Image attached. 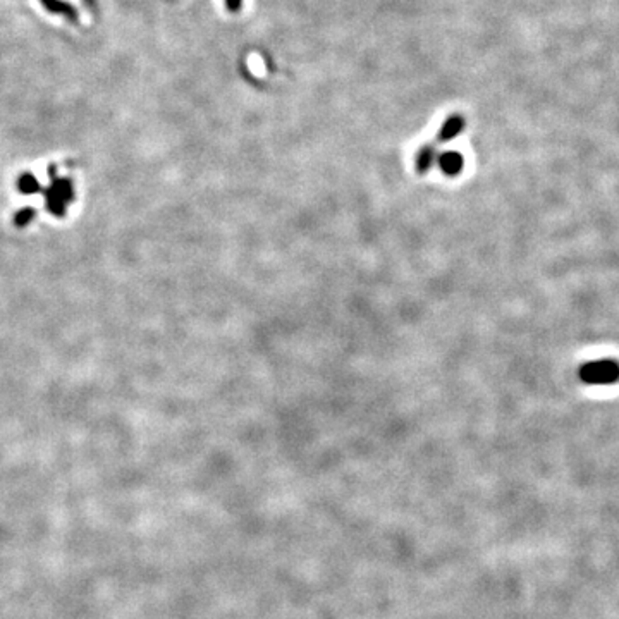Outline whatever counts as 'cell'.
<instances>
[{"label": "cell", "instance_id": "cell-1", "mask_svg": "<svg viewBox=\"0 0 619 619\" xmlns=\"http://www.w3.org/2000/svg\"><path fill=\"white\" fill-rule=\"evenodd\" d=\"M578 377L590 386H611L619 380V363L614 360L588 361L580 367Z\"/></svg>", "mask_w": 619, "mask_h": 619}, {"label": "cell", "instance_id": "cell-2", "mask_svg": "<svg viewBox=\"0 0 619 619\" xmlns=\"http://www.w3.org/2000/svg\"><path fill=\"white\" fill-rule=\"evenodd\" d=\"M463 128H465V121H463L461 115H451V117L444 122L443 128H440L439 135H437V140L439 141L454 140V138L463 131Z\"/></svg>", "mask_w": 619, "mask_h": 619}, {"label": "cell", "instance_id": "cell-3", "mask_svg": "<svg viewBox=\"0 0 619 619\" xmlns=\"http://www.w3.org/2000/svg\"><path fill=\"white\" fill-rule=\"evenodd\" d=\"M439 167L443 169L447 176H456L463 169V157L456 151H446L439 157Z\"/></svg>", "mask_w": 619, "mask_h": 619}, {"label": "cell", "instance_id": "cell-4", "mask_svg": "<svg viewBox=\"0 0 619 619\" xmlns=\"http://www.w3.org/2000/svg\"><path fill=\"white\" fill-rule=\"evenodd\" d=\"M436 162V150L434 147H423L416 155V171L420 174H425L430 171V167Z\"/></svg>", "mask_w": 619, "mask_h": 619}, {"label": "cell", "instance_id": "cell-5", "mask_svg": "<svg viewBox=\"0 0 619 619\" xmlns=\"http://www.w3.org/2000/svg\"><path fill=\"white\" fill-rule=\"evenodd\" d=\"M241 2L242 0H226V6L231 13H238L241 9Z\"/></svg>", "mask_w": 619, "mask_h": 619}, {"label": "cell", "instance_id": "cell-6", "mask_svg": "<svg viewBox=\"0 0 619 619\" xmlns=\"http://www.w3.org/2000/svg\"><path fill=\"white\" fill-rule=\"evenodd\" d=\"M21 188H23L24 191H26V190H28V191H30V190H35V188H36V183H35V181H31V177H28V179H26V177H24V179L21 181Z\"/></svg>", "mask_w": 619, "mask_h": 619}]
</instances>
